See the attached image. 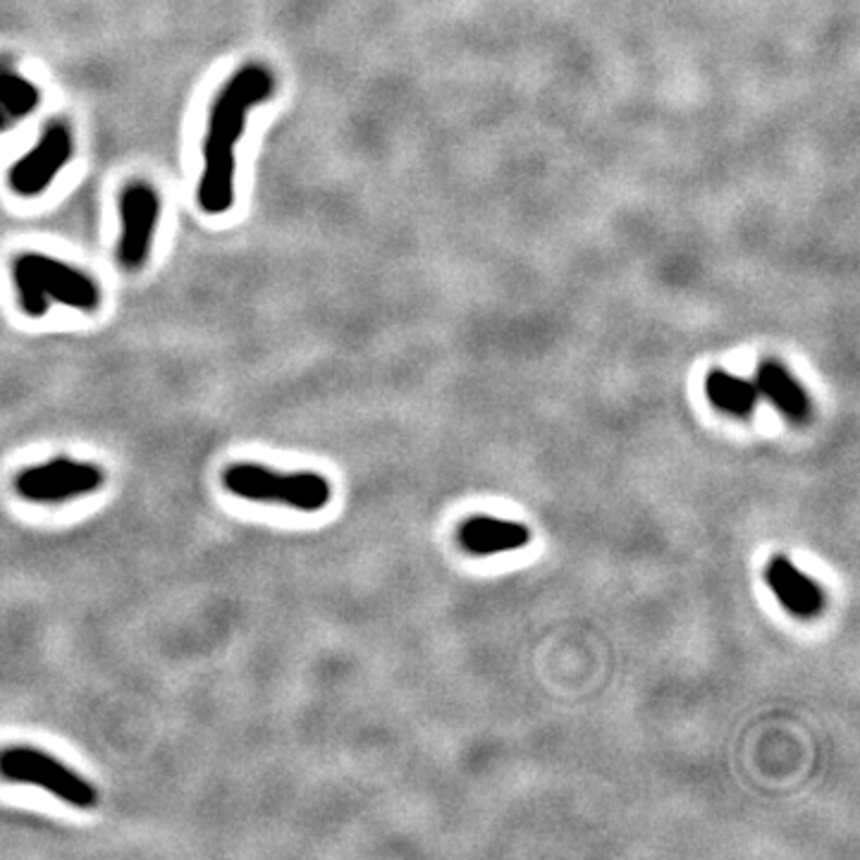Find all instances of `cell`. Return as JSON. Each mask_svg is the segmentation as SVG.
<instances>
[{"label":"cell","instance_id":"cell-1","mask_svg":"<svg viewBox=\"0 0 860 860\" xmlns=\"http://www.w3.org/2000/svg\"><path fill=\"white\" fill-rule=\"evenodd\" d=\"M275 75L261 63L240 67L216 93L204 137V168L196 198L204 214L222 216L234 206L238 144L249 113L275 93Z\"/></svg>","mask_w":860,"mask_h":860},{"label":"cell","instance_id":"cell-2","mask_svg":"<svg viewBox=\"0 0 860 860\" xmlns=\"http://www.w3.org/2000/svg\"><path fill=\"white\" fill-rule=\"evenodd\" d=\"M13 285L20 309L31 318L49 313L51 301L65 304L69 309L93 313L101 306V285L87 270L65 264L46 254H20L13 268Z\"/></svg>","mask_w":860,"mask_h":860},{"label":"cell","instance_id":"cell-3","mask_svg":"<svg viewBox=\"0 0 860 860\" xmlns=\"http://www.w3.org/2000/svg\"><path fill=\"white\" fill-rule=\"evenodd\" d=\"M222 483L230 492L254 502H280L299 512H321L330 502L333 488L325 476L316 471L278 474L273 468L256 464H234L226 468Z\"/></svg>","mask_w":860,"mask_h":860},{"label":"cell","instance_id":"cell-4","mask_svg":"<svg viewBox=\"0 0 860 860\" xmlns=\"http://www.w3.org/2000/svg\"><path fill=\"white\" fill-rule=\"evenodd\" d=\"M0 774L10 782L41 786L75 808H93L99 804L97 786L85 776L67 770L63 762L34 748H8L0 753Z\"/></svg>","mask_w":860,"mask_h":860},{"label":"cell","instance_id":"cell-5","mask_svg":"<svg viewBox=\"0 0 860 860\" xmlns=\"http://www.w3.org/2000/svg\"><path fill=\"white\" fill-rule=\"evenodd\" d=\"M105 483L103 468L97 464L77 462L69 457L51 459L49 464L31 466L15 478L20 498L41 504H55L97 492Z\"/></svg>","mask_w":860,"mask_h":860},{"label":"cell","instance_id":"cell-6","mask_svg":"<svg viewBox=\"0 0 860 860\" xmlns=\"http://www.w3.org/2000/svg\"><path fill=\"white\" fill-rule=\"evenodd\" d=\"M75 156V139L69 127L63 123H53L43 129L41 139L34 144L27 156H22L13 168H10V187L22 198L41 196L57 175L63 172L65 165Z\"/></svg>","mask_w":860,"mask_h":860},{"label":"cell","instance_id":"cell-7","mask_svg":"<svg viewBox=\"0 0 860 860\" xmlns=\"http://www.w3.org/2000/svg\"><path fill=\"white\" fill-rule=\"evenodd\" d=\"M161 220V196L146 182H132L120 196V242L117 261L125 270H141L149 261Z\"/></svg>","mask_w":860,"mask_h":860},{"label":"cell","instance_id":"cell-8","mask_svg":"<svg viewBox=\"0 0 860 860\" xmlns=\"http://www.w3.org/2000/svg\"><path fill=\"white\" fill-rule=\"evenodd\" d=\"M765 579H768L776 600H780L794 617L812 619L818 617L820 609L824 607V593L820 591V586L812 581L810 576L800 572L792 560L774 557L768 564Z\"/></svg>","mask_w":860,"mask_h":860},{"label":"cell","instance_id":"cell-9","mask_svg":"<svg viewBox=\"0 0 860 860\" xmlns=\"http://www.w3.org/2000/svg\"><path fill=\"white\" fill-rule=\"evenodd\" d=\"M462 545L474 555H498V552L522 550L531 540V531L524 524L492 519V516H471L459 528Z\"/></svg>","mask_w":860,"mask_h":860},{"label":"cell","instance_id":"cell-10","mask_svg":"<svg viewBox=\"0 0 860 860\" xmlns=\"http://www.w3.org/2000/svg\"><path fill=\"white\" fill-rule=\"evenodd\" d=\"M756 385H758L760 397L770 399L774 409L780 411V414H784L786 419L798 421V423L810 419L812 405H810L806 387L800 385L792 373H788L784 363L774 361V359L762 361L758 369Z\"/></svg>","mask_w":860,"mask_h":860},{"label":"cell","instance_id":"cell-11","mask_svg":"<svg viewBox=\"0 0 860 860\" xmlns=\"http://www.w3.org/2000/svg\"><path fill=\"white\" fill-rule=\"evenodd\" d=\"M41 105V89L3 55L0 57V132L20 125Z\"/></svg>","mask_w":860,"mask_h":860},{"label":"cell","instance_id":"cell-12","mask_svg":"<svg viewBox=\"0 0 860 860\" xmlns=\"http://www.w3.org/2000/svg\"><path fill=\"white\" fill-rule=\"evenodd\" d=\"M705 395H708L715 409L736 419L750 416L760 399L756 381H746L722 369H715L705 375Z\"/></svg>","mask_w":860,"mask_h":860}]
</instances>
